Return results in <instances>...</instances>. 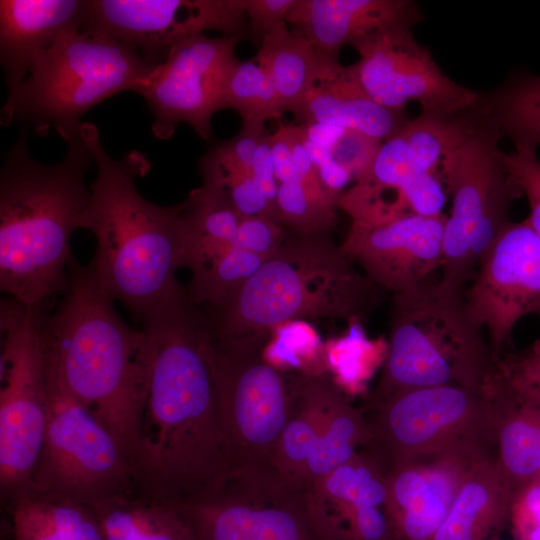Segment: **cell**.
Segmentation results:
<instances>
[{
	"label": "cell",
	"instance_id": "7a4b0ae2",
	"mask_svg": "<svg viewBox=\"0 0 540 540\" xmlns=\"http://www.w3.org/2000/svg\"><path fill=\"white\" fill-rule=\"evenodd\" d=\"M60 297L42 326L46 364L111 431L131 465L153 361L151 336L124 322L89 266L74 257Z\"/></svg>",
	"mask_w": 540,
	"mask_h": 540
},
{
	"label": "cell",
	"instance_id": "3957f363",
	"mask_svg": "<svg viewBox=\"0 0 540 540\" xmlns=\"http://www.w3.org/2000/svg\"><path fill=\"white\" fill-rule=\"evenodd\" d=\"M80 137L97 167L78 219V229L96 239L88 266L97 284L141 322L179 285L175 272L182 268L186 204L158 205L140 194L136 179L151 167L140 151L114 159L91 122H83Z\"/></svg>",
	"mask_w": 540,
	"mask_h": 540
},
{
	"label": "cell",
	"instance_id": "4316f807",
	"mask_svg": "<svg viewBox=\"0 0 540 540\" xmlns=\"http://www.w3.org/2000/svg\"><path fill=\"white\" fill-rule=\"evenodd\" d=\"M6 506L15 540H104L97 515L86 505L23 492Z\"/></svg>",
	"mask_w": 540,
	"mask_h": 540
},
{
	"label": "cell",
	"instance_id": "5b68a950",
	"mask_svg": "<svg viewBox=\"0 0 540 540\" xmlns=\"http://www.w3.org/2000/svg\"><path fill=\"white\" fill-rule=\"evenodd\" d=\"M383 292L328 233H293L227 301L203 311L213 339L269 338L291 321L359 323Z\"/></svg>",
	"mask_w": 540,
	"mask_h": 540
},
{
	"label": "cell",
	"instance_id": "ee69618b",
	"mask_svg": "<svg viewBox=\"0 0 540 540\" xmlns=\"http://www.w3.org/2000/svg\"><path fill=\"white\" fill-rule=\"evenodd\" d=\"M269 143L278 183L294 180L292 146L288 124H279Z\"/></svg>",
	"mask_w": 540,
	"mask_h": 540
},
{
	"label": "cell",
	"instance_id": "7402d4cb",
	"mask_svg": "<svg viewBox=\"0 0 540 540\" xmlns=\"http://www.w3.org/2000/svg\"><path fill=\"white\" fill-rule=\"evenodd\" d=\"M299 124L326 123L361 132L378 141L394 135L407 121L372 100L359 85L351 66L330 56L313 84L291 110Z\"/></svg>",
	"mask_w": 540,
	"mask_h": 540
},
{
	"label": "cell",
	"instance_id": "836d02e7",
	"mask_svg": "<svg viewBox=\"0 0 540 540\" xmlns=\"http://www.w3.org/2000/svg\"><path fill=\"white\" fill-rule=\"evenodd\" d=\"M267 258L234 246L206 271L192 277L185 290L197 306L213 309L236 293Z\"/></svg>",
	"mask_w": 540,
	"mask_h": 540
},
{
	"label": "cell",
	"instance_id": "484cf974",
	"mask_svg": "<svg viewBox=\"0 0 540 540\" xmlns=\"http://www.w3.org/2000/svg\"><path fill=\"white\" fill-rule=\"evenodd\" d=\"M90 508L99 519L104 540H196L174 503L129 495L108 498Z\"/></svg>",
	"mask_w": 540,
	"mask_h": 540
},
{
	"label": "cell",
	"instance_id": "9a60e30c",
	"mask_svg": "<svg viewBox=\"0 0 540 540\" xmlns=\"http://www.w3.org/2000/svg\"><path fill=\"white\" fill-rule=\"evenodd\" d=\"M410 27L377 32L352 44L359 60L351 65L364 92L386 109L403 113L410 102L422 113L454 118L476 109L483 94L450 79Z\"/></svg>",
	"mask_w": 540,
	"mask_h": 540
},
{
	"label": "cell",
	"instance_id": "d6986e66",
	"mask_svg": "<svg viewBox=\"0 0 540 540\" xmlns=\"http://www.w3.org/2000/svg\"><path fill=\"white\" fill-rule=\"evenodd\" d=\"M447 215H408L383 224H352L342 250L366 277L393 295L429 283L441 269Z\"/></svg>",
	"mask_w": 540,
	"mask_h": 540
},
{
	"label": "cell",
	"instance_id": "277c9868",
	"mask_svg": "<svg viewBox=\"0 0 540 540\" xmlns=\"http://www.w3.org/2000/svg\"><path fill=\"white\" fill-rule=\"evenodd\" d=\"M92 164L80 135L60 162L37 161L21 126L0 171V290L8 297L38 305L66 289L70 241L89 201Z\"/></svg>",
	"mask_w": 540,
	"mask_h": 540
},
{
	"label": "cell",
	"instance_id": "b9f144b4",
	"mask_svg": "<svg viewBox=\"0 0 540 540\" xmlns=\"http://www.w3.org/2000/svg\"><path fill=\"white\" fill-rule=\"evenodd\" d=\"M270 134L267 132L256 151L251 173L257 183L260 185L265 197L267 198L274 216L278 221L277 216V196L279 183L275 174V167L272 159L271 148L269 143ZM279 222V221H278Z\"/></svg>",
	"mask_w": 540,
	"mask_h": 540
},
{
	"label": "cell",
	"instance_id": "ffe728a7",
	"mask_svg": "<svg viewBox=\"0 0 540 540\" xmlns=\"http://www.w3.org/2000/svg\"><path fill=\"white\" fill-rule=\"evenodd\" d=\"M87 0H1L0 63L14 98L36 60L64 33L80 29Z\"/></svg>",
	"mask_w": 540,
	"mask_h": 540
},
{
	"label": "cell",
	"instance_id": "d590c367",
	"mask_svg": "<svg viewBox=\"0 0 540 540\" xmlns=\"http://www.w3.org/2000/svg\"><path fill=\"white\" fill-rule=\"evenodd\" d=\"M492 377L540 402V339L524 349L504 353L494 362Z\"/></svg>",
	"mask_w": 540,
	"mask_h": 540
},
{
	"label": "cell",
	"instance_id": "ab89813d",
	"mask_svg": "<svg viewBox=\"0 0 540 540\" xmlns=\"http://www.w3.org/2000/svg\"><path fill=\"white\" fill-rule=\"evenodd\" d=\"M288 235L282 224L271 218L246 217L242 219L233 243L242 250L270 257Z\"/></svg>",
	"mask_w": 540,
	"mask_h": 540
},
{
	"label": "cell",
	"instance_id": "e0dca14e",
	"mask_svg": "<svg viewBox=\"0 0 540 540\" xmlns=\"http://www.w3.org/2000/svg\"><path fill=\"white\" fill-rule=\"evenodd\" d=\"M464 294L472 316L488 333L495 362L512 349L519 320L540 318V237L528 219L502 228Z\"/></svg>",
	"mask_w": 540,
	"mask_h": 540
},
{
	"label": "cell",
	"instance_id": "74e56055",
	"mask_svg": "<svg viewBox=\"0 0 540 540\" xmlns=\"http://www.w3.org/2000/svg\"><path fill=\"white\" fill-rule=\"evenodd\" d=\"M508 527L514 540H540V477L514 491Z\"/></svg>",
	"mask_w": 540,
	"mask_h": 540
},
{
	"label": "cell",
	"instance_id": "ac0fdd59",
	"mask_svg": "<svg viewBox=\"0 0 540 540\" xmlns=\"http://www.w3.org/2000/svg\"><path fill=\"white\" fill-rule=\"evenodd\" d=\"M490 455H495L491 448L470 446L391 464L386 511L396 539L431 540L468 475Z\"/></svg>",
	"mask_w": 540,
	"mask_h": 540
},
{
	"label": "cell",
	"instance_id": "83f0119b",
	"mask_svg": "<svg viewBox=\"0 0 540 540\" xmlns=\"http://www.w3.org/2000/svg\"><path fill=\"white\" fill-rule=\"evenodd\" d=\"M291 386L290 411L280 437L275 464L280 471L302 479L335 384L326 376L298 375Z\"/></svg>",
	"mask_w": 540,
	"mask_h": 540
},
{
	"label": "cell",
	"instance_id": "9c48e42d",
	"mask_svg": "<svg viewBox=\"0 0 540 540\" xmlns=\"http://www.w3.org/2000/svg\"><path fill=\"white\" fill-rule=\"evenodd\" d=\"M52 303L1 300L0 495L6 505L27 490L42 449L48 381L42 326Z\"/></svg>",
	"mask_w": 540,
	"mask_h": 540
},
{
	"label": "cell",
	"instance_id": "52a82bcc",
	"mask_svg": "<svg viewBox=\"0 0 540 540\" xmlns=\"http://www.w3.org/2000/svg\"><path fill=\"white\" fill-rule=\"evenodd\" d=\"M160 64V63H159ZM158 64L124 42L80 29L62 34L33 65L1 125L18 121L40 137L53 129L67 143L100 102L133 91Z\"/></svg>",
	"mask_w": 540,
	"mask_h": 540
},
{
	"label": "cell",
	"instance_id": "6da1fadb",
	"mask_svg": "<svg viewBox=\"0 0 540 540\" xmlns=\"http://www.w3.org/2000/svg\"><path fill=\"white\" fill-rule=\"evenodd\" d=\"M140 323L151 336L153 361L131 462L133 495L177 503L232 471L209 360L210 324L180 284Z\"/></svg>",
	"mask_w": 540,
	"mask_h": 540
},
{
	"label": "cell",
	"instance_id": "d6a6232c",
	"mask_svg": "<svg viewBox=\"0 0 540 540\" xmlns=\"http://www.w3.org/2000/svg\"><path fill=\"white\" fill-rule=\"evenodd\" d=\"M199 166L202 185L224 196L243 218L264 216L277 221L250 171L213 149L202 157Z\"/></svg>",
	"mask_w": 540,
	"mask_h": 540
},
{
	"label": "cell",
	"instance_id": "4fadbf2b",
	"mask_svg": "<svg viewBox=\"0 0 540 540\" xmlns=\"http://www.w3.org/2000/svg\"><path fill=\"white\" fill-rule=\"evenodd\" d=\"M376 446L390 465L408 458L457 448L494 450L491 402L486 386L443 385L411 389L370 406Z\"/></svg>",
	"mask_w": 540,
	"mask_h": 540
},
{
	"label": "cell",
	"instance_id": "cb8c5ba5",
	"mask_svg": "<svg viewBox=\"0 0 540 540\" xmlns=\"http://www.w3.org/2000/svg\"><path fill=\"white\" fill-rule=\"evenodd\" d=\"M512 496L495 455L484 458L468 475L431 540H501Z\"/></svg>",
	"mask_w": 540,
	"mask_h": 540
},
{
	"label": "cell",
	"instance_id": "f6af8a7d",
	"mask_svg": "<svg viewBox=\"0 0 540 540\" xmlns=\"http://www.w3.org/2000/svg\"><path fill=\"white\" fill-rule=\"evenodd\" d=\"M316 171L326 193L339 202L344 188L353 181L348 171L333 158L317 167Z\"/></svg>",
	"mask_w": 540,
	"mask_h": 540
},
{
	"label": "cell",
	"instance_id": "8fae6325",
	"mask_svg": "<svg viewBox=\"0 0 540 540\" xmlns=\"http://www.w3.org/2000/svg\"><path fill=\"white\" fill-rule=\"evenodd\" d=\"M46 371L45 436L25 492L88 507L133 495L130 461L116 437L65 389L47 364Z\"/></svg>",
	"mask_w": 540,
	"mask_h": 540
},
{
	"label": "cell",
	"instance_id": "1f68e13d",
	"mask_svg": "<svg viewBox=\"0 0 540 540\" xmlns=\"http://www.w3.org/2000/svg\"><path fill=\"white\" fill-rule=\"evenodd\" d=\"M266 362L285 373L322 377L327 373L324 342L308 321H291L276 327L263 347Z\"/></svg>",
	"mask_w": 540,
	"mask_h": 540
},
{
	"label": "cell",
	"instance_id": "f1b7e54d",
	"mask_svg": "<svg viewBox=\"0 0 540 540\" xmlns=\"http://www.w3.org/2000/svg\"><path fill=\"white\" fill-rule=\"evenodd\" d=\"M373 438L362 410L351 404L335 385L326 407L321 430L302 480L313 487L328 473L350 460Z\"/></svg>",
	"mask_w": 540,
	"mask_h": 540
},
{
	"label": "cell",
	"instance_id": "7c38bea8",
	"mask_svg": "<svg viewBox=\"0 0 540 540\" xmlns=\"http://www.w3.org/2000/svg\"><path fill=\"white\" fill-rule=\"evenodd\" d=\"M268 338L213 339L209 360L232 470L276 467L291 405L285 374L265 361Z\"/></svg>",
	"mask_w": 540,
	"mask_h": 540
},
{
	"label": "cell",
	"instance_id": "8992f818",
	"mask_svg": "<svg viewBox=\"0 0 540 540\" xmlns=\"http://www.w3.org/2000/svg\"><path fill=\"white\" fill-rule=\"evenodd\" d=\"M464 293L429 282L392 296L387 354L369 407L417 388H485L494 362Z\"/></svg>",
	"mask_w": 540,
	"mask_h": 540
},
{
	"label": "cell",
	"instance_id": "7bdbcfd3",
	"mask_svg": "<svg viewBox=\"0 0 540 540\" xmlns=\"http://www.w3.org/2000/svg\"><path fill=\"white\" fill-rule=\"evenodd\" d=\"M267 133L266 129L253 130L241 127L238 134L213 149L223 157L251 172L258 146Z\"/></svg>",
	"mask_w": 540,
	"mask_h": 540
},
{
	"label": "cell",
	"instance_id": "d4e9b609",
	"mask_svg": "<svg viewBox=\"0 0 540 540\" xmlns=\"http://www.w3.org/2000/svg\"><path fill=\"white\" fill-rule=\"evenodd\" d=\"M330 56L318 50L298 30H289L283 23L264 37L254 60L269 76L286 112H291Z\"/></svg>",
	"mask_w": 540,
	"mask_h": 540
},
{
	"label": "cell",
	"instance_id": "5bb4252c",
	"mask_svg": "<svg viewBox=\"0 0 540 540\" xmlns=\"http://www.w3.org/2000/svg\"><path fill=\"white\" fill-rule=\"evenodd\" d=\"M239 36L198 34L176 44L135 93L147 103L151 130L160 140L173 137L180 123L204 140L212 134V118L225 108L227 83L236 64Z\"/></svg>",
	"mask_w": 540,
	"mask_h": 540
},
{
	"label": "cell",
	"instance_id": "ba28073f",
	"mask_svg": "<svg viewBox=\"0 0 540 540\" xmlns=\"http://www.w3.org/2000/svg\"><path fill=\"white\" fill-rule=\"evenodd\" d=\"M501 138L476 108L460 144L444 166L451 209L445 223L438 281L443 287L466 290L482 256L510 221L512 202L523 195L505 166L499 149Z\"/></svg>",
	"mask_w": 540,
	"mask_h": 540
},
{
	"label": "cell",
	"instance_id": "e575fe53",
	"mask_svg": "<svg viewBox=\"0 0 540 540\" xmlns=\"http://www.w3.org/2000/svg\"><path fill=\"white\" fill-rule=\"evenodd\" d=\"M337 204L307 189L298 181L279 184L277 216L293 233H328L336 222Z\"/></svg>",
	"mask_w": 540,
	"mask_h": 540
},
{
	"label": "cell",
	"instance_id": "44dd1931",
	"mask_svg": "<svg viewBox=\"0 0 540 540\" xmlns=\"http://www.w3.org/2000/svg\"><path fill=\"white\" fill-rule=\"evenodd\" d=\"M422 19L408 0H299L287 22L318 50L338 57L345 44L390 28H412Z\"/></svg>",
	"mask_w": 540,
	"mask_h": 540
},
{
	"label": "cell",
	"instance_id": "f546056e",
	"mask_svg": "<svg viewBox=\"0 0 540 540\" xmlns=\"http://www.w3.org/2000/svg\"><path fill=\"white\" fill-rule=\"evenodd\" d=\"M480 111L516 150L536 152L540 146V76L510 80L493 95L484 96Z\"/></svg>",
	"mask_w": 540,
	"mask_h": 540
},
{
	"label": "cell",
	"instance_id": "603a6c76",
	"mask_svg": "<svg viewBox=\"0 0 540 540\" xmlns=\"http://www.w3.org/2000/svg\"><path fill=\"white\" fill-rule=\"evenodd\" d=\"M486 389L495 458L514 493L540 477V402L492 376Z\"/></svg>",
	"mask_w": 540,
	"mask_h": 540
},
{
	"label": "cell",
	"instance_id": "8d00e7d4",
	"mask_svg": "<svg viewBox=\"0 0 540 540\" xmlns=\"http://www.w3.org/2000/svg\"><path fill=\"white\" fill-rule=\"evenodd\" d=\"M503 160L510 176L527 197L530 206L527 219L540 237V160L536 152L516 149L511 153L503 152Z\"/></svg>",
	"mask_w": 540,
	"mask_h": 540
},
{
	"label": "cell",
	"instance_id": "4dcf8cb0",
	"mask_svg": "<svg viewBox=\"0 0 540 540\" xmlns=\"http://www.w3.org/2000/svg\"><path fill=\"white\" fill-rule=\"evenodd\" d=\"M225 108L234 109L242 119V127L265 129L271 119H280L286 112L276 88L263 68L254 60L239 61L227 83Z\"/></svg>",
	"mask_w": 540,
	"mask_h": 540
},
{
	"label": "cell",
	"instance_id": "60d3db41",
	"mask_svg": "<svg viewBox=\"0 0 540 540\" xmlns=\"http://www.w3.org/2000/svg\"><path fill=\"white\" fill-rule=\"evenodd\" d=\"M299 0H246L250 36L259 46L264 37L286 23Z\"/></svg>",
	"mask_w": 540,
	"mask_h": 540
},
{
	"label": "cell",
	"instance_id": "2e32d148",
	"mask_svg": "<svg viewBox=\"0 0 540 540\" xmlns=\"http://www.w3.org/2000/svg\"><path fill=\"white\" fill-rule=\"evenodd\" d=\"M80 30L124 42L159 64L176 44L206 31L244 38L246 0H87Z\"/></svg>",
	"mask_w": 540,
	"mask_h": 540
},
{
	"label": "cell",
	"instance_id": "bcb514c9",
	"mask_svg": "<svg viewBox=\"0 0 540 540\" xmlns=\"http://www.w3.org/2000/svg\"><path fill=\"white\" fill-rule=\"evenodd\" d=\"M307 140L321 146L331 148L346 129L326 123L300 124Z\"/></svg>",
	"mask_w": 540,
	"mask_h": 540
},
{
	"label": "cell",
	"instance_id": "30bf717a",
	"mask_svg": "<svg viewBox=\"0 0 540 540\" xmlns=\"http://www.w3.org/2000/svg\"><path fill=\"white\" fill-rule=\"evenodd\" d=\"M174 504L196 540H328L312 487L277 467L234 469Z\"/></svg>",
	"mask_w": 540,
	"mask_h": 540
},
{
	"label": "cell",
	"instance_id": "f35d334b",
	"mask_svg": "<svg viewBox=\"0 0 540 540\" xmlns=\"http://www.w3.org/2000/svg\"><path fill=\"white\" fill-rule=\"evenodd\" d=\"M381 144L361 132L346 129L332 147V157L356 182L371 168Z\"/></svg>",
	"mask_w": 540,
	"mask_h": 540
}]
</instances>
